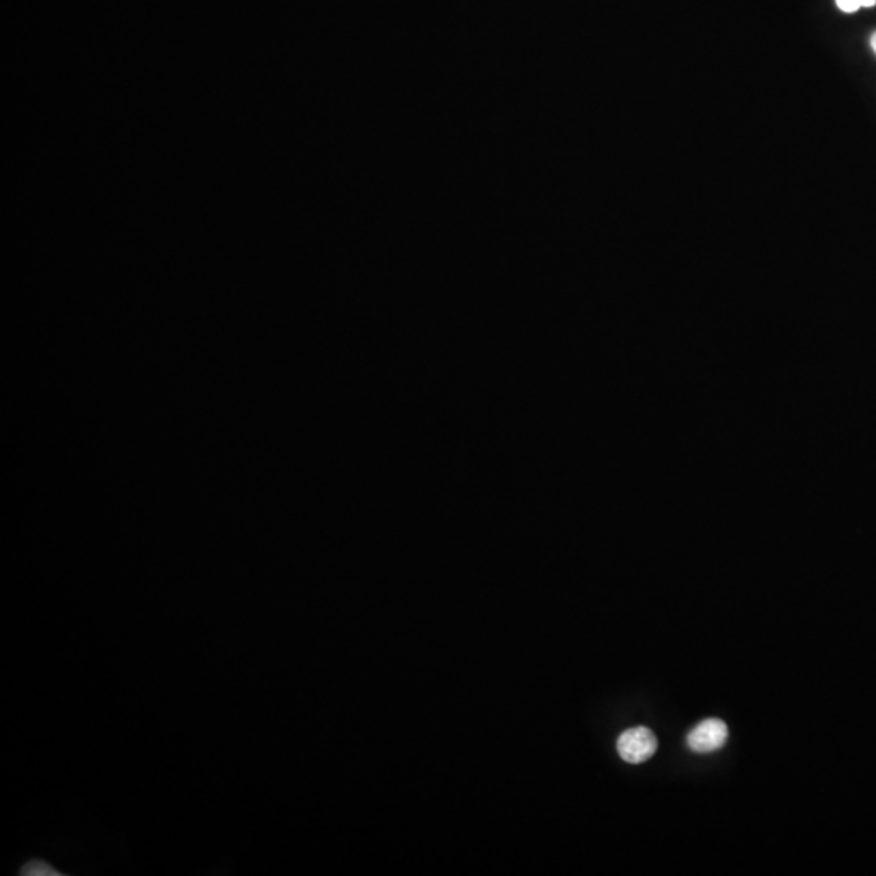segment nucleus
Masks as SVG:
<instances>
[{
    "instance_id": "2",
    "label": "nucleus",
    "mask_w": 876,
    "mask_h": 876,
    "mask_svg": "<svg viewBox=\"0 0 876 876\" xmlns=\"http://www.w3.org/2000/svg\"><path fill=\"white\" fill-rule=\"evenodd\" d=\"M727 737L729 729L726 722L716 718L705 719L687 735V745L695 753H713L726 745Z\"/></svg>"
},
{
    "instance_id": "3",
    "label": "nucleus",
    "mask_w": 876,
    "mask_h": 876,
    "mask_svg": "<svg viewBox=\"0 0 876 876\" xmlns=\"http://www.w3.org/2000/svg\"><path fill=\"white\" fill-rule=\"evenodd\" d=\"M836 4L842 12L854 13L860 9H872L876 5V0H836Z\"/></svg>"
},
{
    "instance_id": "5",
    "label": "nucleus",
    "mask_w": 876,
    "mask_h": 876,
    "mask_svg": "<svg viewBox=\"0 0 876 876\" xmlns=\"http://www.w3.org/2000/svg\"><path fill=\"white\" fill-rule=\"evenodd\" d=\"M870 46H872L873 52L876 54V31L873 33L872 38H870Z\"/></svg>"
},
{
    "instance_id": "1",
    "label": "nucleus",
    "mask_w": 876,
    "mask_h": 876,
    "mask_svg": "<svg viewBox=\"0 0 876 876\" xmlns=\"http://www.w3.org/2000/svg\"><path fill=\"white\" fill-rule=\"evenodd\" d=\"M617 750L622 760L632 765H640L656 753V735L648 727H632L620 735L617 740Z\"/></svg>"
},
{
    "instance_id": "4",
    "label": "nucleus",
    "mask_w": 876,
    "mask_h": 876,
    "mask_svg": "<svg viewBox=\"0 0 876 876\" xmlns=\"http://www.w3.org/2000/svg\"><path fill=\"white\" fill-rule=\"evenodd\" d=\"M23 875H57V872H52V868L44 862H31L23 868Z\"/></svg>"
}]
</instances>
